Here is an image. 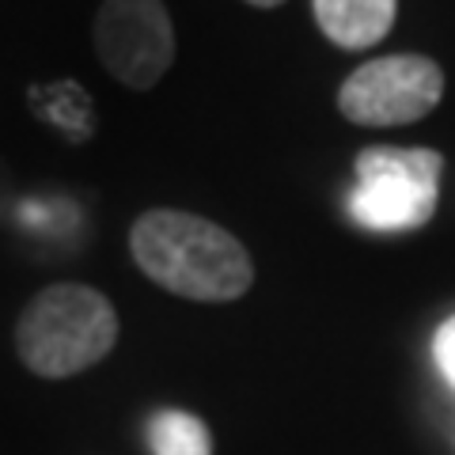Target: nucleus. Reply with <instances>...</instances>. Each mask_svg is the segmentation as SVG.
<instances>
[{
	"label": "nucleus",
	"mask_w": 455,
	"mask_h": 455,
	"mask_svg": "<svg viewBox=\"0 0 455 455\" xmlns=\"http://www.w3.org/2000/svg\"><path fill=\"white\" fill-rule=\"evenodd\" d=\"M130 254L152 284L194 304H232L254 284L251 251L197 212H140L130 228Z\"/></svg>",
	"instance_id": "f257e3e1"
},
{
	"label": "nucleus",
	"mask_w": 455,
	"mask_h": 455,
	"mask_svg": "<svg viewBox=\"0 0 455 455\" xmlns=\"http://www.w3.org/2000/svg\"><path fill=\"white\" fill-rule=\"evenodd\" d=\"M118 311L92 284L61 281L35 292L16 319V353L27 372L68 379L107 361L118 346Z\"/></svg>",
	"instance_id": "f03ea898"
},
{
	"label": "nucleus",
	"mask_w": 455,
	"mask_h": 455,
	"mask_svg": "<svg viewBox=\"0 0 455 455\" xmlns=\"http://www.w3.org/2000/svg\"><path fill=\"white\" fill-rule=\"evenodd\" d=\"M353 212L376 232H418L433 220L440 202L444 156L433 148L372 145L357 156Z\"/></svg>",
	"instance_id": "7ed1b4c3"
},
{
	"label": "nucleus",
	"mask_w": 455,
	"mask_h": 455,
	"mask_svg": "<svg viewBox=\"0 0 455 455\" xmlns=\"http://www.w3.org/2000/svg\"><path fill=\"white\" fill-rule=\"evenodd\" d=\"M444 99V68L425 53L372 57L341 80L338 110L341 118L364 130L414 125Z\"/></svg>",
	"instance_id": "20e7f679"
},
{
	"label": "nucleus",
	"mask_w": 455,
	"mask_h": 455,
	"mask_svg": "<svg viewBox=\"0 0 455 455\" xmlns=\"http://www.w3.org/2000/svg\"><path fill=\"white\" fill-rule=\"evenodd\" d=\"M95 53L133 92H152L175 65V23L164 0H103L95 12Z\"/></svg>",
	"instance_id": "39448f33"
},
{
	"label": "nucleus",
	"mask_w": 455,
	"mask_h": 455,
	"mask_svg": "<svg viewBox=\"0 0 455 455\" xmlns=\"http://www.w3.org/2000/svg\"><path fill=\"white\" fill-rule=\"evenodd\" d=\"M319 31L338 50H372L391 35L398 0H311Z\"/></svg>",
	"instance_id": "423d86ee"
},
{
	"label": "nucleus",
	"mask_w": 455,
	"mask_h": 455,
	"mask_svg": "<svg viewBox=\"0 0 455 455\" xmlns=\"http://www.w3.org/2000/svg\"><path fill=\"white\" fill-rule=\"evenodd\" d=\"M27 107L38 122H46L53 133H61L68 145H84L95 137V103L88 88L73 76L38 80L27 88Z\"/></svg>",
	"instance_id": "0eeeda50"
},
{
	"label": "nucleus",
	"mask_w": 455,
	"mask_h": 455,
	"mask_svg": "<svg viewBox=\"0 0 455 455\" xmlns=\"http://www.w3.org/2000/svg\"><path fill=\"white\" fill-rule=\"evenodd\" d=\"M152 455H212V433L187 410H160L148 421Z\"/></svg>",
	"instance_id": "6e6552de"
},
{
	"label": "nucleus",
	"mask_w": 455,
	"mask_h": 455,
	"mask_svg": "<svg viewBox=\"0 0 455 455\" xmlns=\"http://www.w3.org/2000/svg\"><path fill=\"white\" fill-rule=\"evenodd\" d=\"M433 349H436V361H440V368H444V376L455 383V319H448L436 331Z\"/></svg>",
	"instance_id": "1a4fd4ad"
},
{
	"label": "nucleus",
	"mask_w": 455,
	"mask_h": 455,
	"mask_svg": "<svg viewBox=\"0 0 455 455\" xmlns=\"http://www.w3.org/2000/svg\"><path fill=\"white\" fill-rule=\"evenodd\" d=\"M12 197H16V190H12V171H8V164H4V160H0V217L8 212Z\"/></svg>",
	"instance_id": "9d476101"
},
{
	"label": "nucleus",
	"mask_w": 455,
	"mask_h": 455,
	"mask_svg": "<svg viewBox=\"0 0 455 455\" xmlns=\"http://www.w3.org/2000/svg\"><path fill=\"white\" fill-rule=\"evenodd\" d=\"M251 8H277V4H284V0H247Z\"/></svg>",
	"instance_id": "9b49d317"
}]
</instances>
